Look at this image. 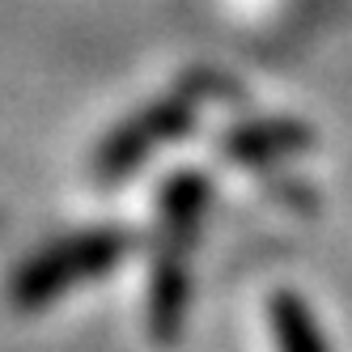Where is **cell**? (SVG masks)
<instances>
[{"label": "cell", "instance_id": "cell-1", "mask_svg": "<svg viewBox=\"0 0 352 352\" xmlns=\"http://www.w3.org/2000/svg\"><path fill=\"white\" fill-rule=\"evenodd\" d=\"M280 352H322V344H318V331L310 327L306 310L289 306V310L280 314Z\"/></svg>", "mask_w": 352, "mask_h": 352}]
</instances>
